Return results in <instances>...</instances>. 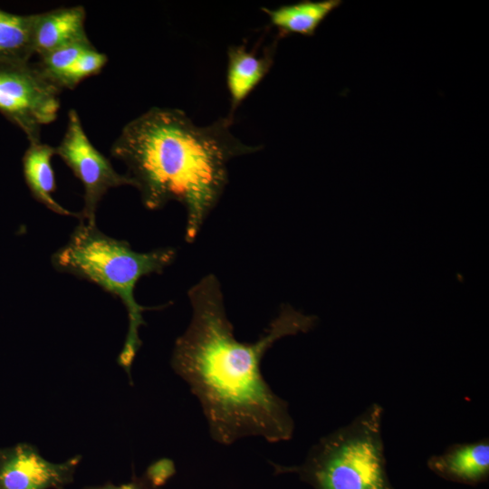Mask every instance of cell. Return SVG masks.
Segmentation results:
<instances>
[{
	"label": "cell",
	"mask_w": 489,
	"mask_h": 489,
	"mask_svg": "<svg viewBox=\"0 0 489 489\" xmlns=\"http://www.w3.org/2000/svg\"><path fill=\"white\" fill-rule=\"evenodd\" d=\"M187 296L191 321L175 341L170 363L197 398L211 437L225 446L246 436L291 439L289 404L266 382L261 362L280 339L314 329L318 317L283 304L257 340L242 342L234 335L216 276H204Z\"/></svg>",
	"instance_id": "1"
},
{
	"label": "cell",
	"mask_w": 489,
	"mask_h": 489,
	"mask_svg": "<svg viewBox=\"0 0 489 489\" xmlns=\"http://www.w3.org/2000/svg\"><path fill=\"white\" fill-rule=\"evenodd\" d=\"M231 124L225 117L201 127L179 109L152 107L128 122L111 145L146 208L169 201L184 206L189 244L223 195L228 162L261 149L235 137Z\"/></svg>",
	"instance_id": "2"
},
{
	"label": "cell",
	"mask_w": 489,
	"mask_h": 489,
	"mask_svg": "<svg viewBox=\"0 0 489 489\" xmlns=\"http://www.w3.org/2000/svg\"><path fill=\"white\" fill-rule=\"evenodd\" d=\"M177 256V250L164 247L149 252H136L123 240L110 237L96 224L81 221L65 245L52 256L53 267L91 282L124 304L129 327L118 362L130 379L132 362L141 347L139 330L146 325L143 312L134 297L137 283L143 276L161 273Z\"/></svg>",
	"instance_id": "3"
},
{
	"label": "cell",
	"mask_w": 489,
	"mask_h": 489,
	"mask_svg": "<svg viewBox=\"0 0 489 489\" xmlns=\"http://www.w3.org/2000/svg\"><path fill=\"white\" fill-rule=\"evenodd\" d=\"M383 408L368 406L348 425L323 436L299 465L273 464L293 473L313 489H395L387 472L381 434Z\"/></svg>",
	"instance_id": "4"
},
{
	"label": "cell",
	"mask_w": 489,
	"mask_h": 489,
	"mask_svg": "<svg viewBox=\"0 0 489 489\" xmlns=\"http://www.w3.org/2000/svg\"><path fill=\"white\" fill-rule=\"evenodd\" d=\"M62 91L37 62L0 59V113L29 143L41 142L42 128L56 120Z\"/></svg>",
	"instance_id": "5"
},
{
	"label": "cell",
	"mask_w": 489,
	"mask_h": 489,
	"mask_svg": "<svg viewBox=\"0 0 489 489\" xmlns=\"http://www.w3.org/2000/svg\"><path fill=\"white\" fill-rule=\"evenodd\" d=\"M55 152L82 184L81 221L95 224L96 210L103 196L110 188L133 185L126 174L118 173L110 161L94 147L74 109L68 111L66 130L55 147Z\"/></svg>",
	"instance_id": "6"
},
{
	"label": "cell",
	"mask_w": 489,
	"mask_h": 489,
	"mask_svg": "<svg viewBox=\"0 0 489 489\" xmlns=\"http://www.w3.org/2000/svg\"><path fill=\"white\" fill-rule=\"evenodd\" d=\"M81 461L80 455L62 463L48 461L29 443L0 448V489H64Z\"/></svg>",
	"instance_id": "7"
},
{
	"label": "cell",
	"mask_w": 489,
	"mask_h": 489,
	"mask_svg": "<svg viewBox=\"0 0 489 489\" xmlns=\"http://www.w3.org/2000/svg\"><path fill=\"white\" fill-rule=\"evenodd\" d=\"M279 39L265 47L262 54L249 51L246 45L227 49L226 87L230 110L226 118L233 122L235 111L270 72Z\"/></svg>",
	"instance_id": "8"
},
{
	"label": "cell",
	"mask_w": 489,
	"mask_h": 489,
	"mask_svg": "<svg viewBox=\"0 0 489 489\" xmlns=\"http://www.w3.org/2000/svg\"><path fill=\"white\" fill-rule=\"evenodd\" d=\"M82 5L59 7L32 14V48L39 57L60 47L90 40Z\"/></svg>",
	"instance_id": "9"
},
{
	"label": "cell",
	"mask_w": 489,
	"mask_h": 489,
	"mask_svg": "<svg viewBox=\"0 0 489 489\" xmlns=\"http://www.w3.org/2000/svg\"><path fill=\"white\" fill-rule=\"evenodd\" d=\"M427 467L443 479L477 485L489 478V440L451 445L427 459Z\"/></svg>",
	"instance_id": "10"
},
{
	"label": "cell",
	"mask_w": 489,
	"mask_h": 489,
	"mask_svg": "<svg viewBox=\"0 0 489 489\" xmlns=\"http://www.w3.org/2000/svg\"><path fill=\"white\" fill-rule=\"evenodd\" d=\"M54 155L55 147L42 142L29 143L22 159L24 181L34 198L45 207L58 215L80 218V213L75 214L66 209L53 196L56 190L52 167V158Z\"/></svg>",
	"instance_id": "11"
},
{
	"label": "cell",
	"mask_w": 489,
	"mask_h": 489,
	"mask_svg": "<svg viewBox=\"0 0 489 489\" xmlns=\"http://www.w3.org/2000/svg\"><path fill=\"white\" fill-rule=\"evenodd\" d=\"M341 4L340 0H303L273 9L262 7L261 10L267 14L270 24L277 29L278 39L292 34L310 37Z\"/></svg>",
	"instance_id": "12"
},
{
	"label": "cell",
	"mask_w": 489,
	"mask_h": 489,
	"mask_svg": "<svg viewBox=\"0 0 489 489\" xmlns=\"http://www.w3.org/2000/svg\"><path fill=\"white\" fill-rule=\"evenodd\" d=\"M32 14H17L0 8V59L31 60Z\"/></svg>",
	"instance_id": "13"
},
{
	"label": "cell",
	"mask_w": 489,
	"mask_h": 489,
	"mask_svg": "<svg viewBox=\"0 0 489 489\" xmlns=\"http://www.w3.org/2000/svg\"><path fill=\"white\" fill-rule=\"evenodd\" d=\"M92 47L94 45L90 40L71 43L39 57L37 64L45 76L59 86L65 72L86 50Z\"/></svg>",
	"instance_id": "14"
},
{
	"label": "cell",
	"mask_w": 489,
	"mask_h": 489,
	"mask_svg": "<svg viewBox=\"0 0 489 489\" xmlns=\"http://www.w3.org/2000/svg\"><path fill=\"white\" fill-rule=\"evenodd\" d=\"M107 62L104 53L95 47L86 50L62 77L60 88L73 90L84 79L100 73Z\"/></svg>",
	"instance_id": "15"
},
{
	"label": "cell",
	"mask_w": 489,
	"mask_h": 489,
	"mask_svg": "<svg viewBox=\"0 0 489 489\" xmlns=\"http://www.w3.org/2000/svg\"><path fill=\"white\" fill-rule=\"evenodd\" d=\"M174 463L167 458L151 464L145 472V476L156 487H161L175 474Z\"/></svg>",
	"instance_id": "16"
},
{
	"label": "cell",
	"mask_w": 489,
	"mask_h": 489,
	"mask_svg": "<svg viewBox=\"0 0 489 489\" xmlns=\"http://www.w3.org/2000/svg\"><path fill=\"white\" fill-rule=\"evenodd\" d=\"M84 489H159V487L154 486L144 475L141 477L134 476L129 482L120 484L108 483L103 485L90 486Z\"/></svg>",
	"instance_id": "17"
}]
</instances>
